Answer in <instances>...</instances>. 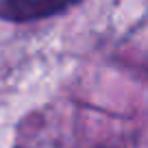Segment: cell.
I'll use <instances>...</instances> for the list:
<instances>
[{
	"instance_id": "obj_1",
	"label": "cell",
	"mask_w": 148,
	"mask_h": 148,
	"mask_svg": "<svg viewBox=\"0 0 148 148\" xmlns=\"http://www.w3.org/2000/svg\"><path fill=\"white\" fill-rule=\"evenodd\" d=\"M79 0H0V18L11 22H33L50 18Z\"/></svg>"
}]
</instances>
